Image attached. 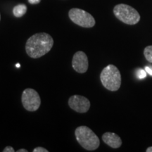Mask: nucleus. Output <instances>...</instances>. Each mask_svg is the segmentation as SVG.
Segmentation results:
<instances>
[{
    "label": "nucleus",
    "instance_id": "f257e3e1",
    "mask_svg": "<svg viewBox=\"0 0 152 152\" xmlns=\"http://www.w3.org/2000/svg\"><path fill=\"white\" fill-rule=\"evenodd\" d=\"M53 45L54 39L48 33H36L28 38L26 44V51L30 58H39L47 54Z\"/></svg>",
    "mask_w": 152,
    "mask_h": 152
},
{
    "label": "nucleus",
    "instance_id": "f03ea898",
    "mask_svg": "<svg viewBox=\"0 0 152 152\" xmlns=\"http://www.w3.org/2000/svg\"><path fill=\"white\" fill-rule=\"evenodd\" d=\"M75 135L76 140L85 149L88 151H94L99 147V139L88 127H77L75 130Z\"/></svg>",
    "mask_w": 152,
    "mask_h": 152
},
{
    "label": "nucleus",
    "instance_id": "7ed1b4c3",
    "mask_svg": "<svg viewBox=\"0 0 152 152\" xmlns=\"http://www.w3.org/2000/svg\"><path fill=\"white\" fill-rule=\"evenodd\" d=\"M100 80L103 86L108 90L115 92L119 90L121 85V75L116 66L109 64L102 70Z\"/></svg>",
    "mask_w": 152,
    "mask_h": 152
},
{
    "label": "nucleus",
    "instance_id": "20e7f679",
    "mask_svg": "<svg viewBox=\"0 0 152 152\" xmlns=\"http://www.w3.org/2000/svg\"><path fill=\"white\" fill-rule=\"evenodd\" d=\"M113 13L118 20L128 25L137 24L140 20L137 11L130 6L120 4L114 7Z\"/></svg>",
    "mask_w": 152,
    "mask_h": 152
},
{
    "label": "nucleus",
    "instance_id": "39448f33",
    "mask_svg": "<svg viewBox=\"0 0 152 152\" xmlns=\"http://www.w3.org/2000/svg\"><path fill=\"white\" fill-rule=\"evenodd\" d=\"M68 16L74 23L83 28H92L95 25V20L90 13L83 9L73 8L68 13Z\"/></svg>",
    "mask_w": 152,
    "mask_h": 152
},
{
    "label": "nucleus",
    "instance_id": "423d86ee",
    "mask_svg": "<svg viewBox=\"0 0 152 152\" xmlns=\"http://www.w3.org/2000/svg\"><path fill=\"white\" fill-rule=\"evenodd\" d=\"M21 102L25 109L28 111H35L40 106L41 99L37 91L27 88L22 93Z\"/></svg>",
    "mask_w": 152,
    "mask_h": 152
},
{
    "label": "nucleus",
    "instance_id": "0eeeda50",
    "mask_svg": "<svg viewBox=\"0 0 152 152\" xmlns=\"http://www.w3.org/2000/svg\"><path fill=\"white\" fill-rule=\"evenodd\" d=\"M68 105L73 111L84 113L90 109V102L88 99L81 95H73L68 99Z\"/></svg>",
    "mask_w": 152,
    "mask_h": 152
},
{
    "label": "nucleus",
    "instance_id": "6e6552de",
    "mask_svg": "<svg viewBox=\"0 0 152 152\" xmlns=\"http://www.w3.org/2000/svg\"><path fill=\"white\" fill-rule=\"evenodd\" d=\"M72 66L77 73H86L89 67L88 58H87L86 54L82 51L76 52L73 55Z\"/></svg>",
    "mask_w": 152,
    "mask_h": 152
},
{
    "label": "nucleus",
    "instance_id": "1a4fd4ad",
    "mask_svg": "<svg viewBox=\"0 0 152 152\" xmlns=\"http://www.w3.org/2000/svg\"><path fill=\"white\" fill-rule=\"evenodd\" d=\"M102 140L113 149H118L122 145V140L120 137L113 132H105L102 135Z\"/></svg>",
    "mask_w": 152,
    "mask_h": 152
},
{
    "label": "nucleus",
    "instance_id": "9d476101",
    "mask_svg": "<svg viewBox=\"0 0 152 152\" xmlns=\"http://www.w3.org/2000/svg\"><path fill=\"white\" fill-rule=\"evenodd\" d=\"M26 12H27V7L23 4L15 6L14 9H13V14L16 18H20V17L24 16Z\"/></svg>",
    "mask_w": 152,
    "mask_h": 152
},
{
    "label": "nucleus",
    "instance_id": "9b49d317",
    "mask_svg": "<svg viewBox=\"0 0 152 152\" xmlns=\"http://www.w3.org/2000/svg\"><path fill=\"white\" fill-rule=\"evenodd\" d=\"M144 55L148 61L152 63V46L145 47L144 50Z\"/></svg>",
    "mask_w": 152,
    "mask_h": 152
},
{
    "label": "nucleus",
    "instance_id": "f8f14e48",
    "mask_svg": "<svg viewBox=\"0 0 152 152\" xmlns=\"http://www.w3.org/2000/svg\"><path fill=\"white\" fill-rule=\"evenodd\" d=\"M137 76L138 77V78L140 79H144L147 77V71H145L144 70L140 69L137 72Z\"/></svg>",
    "mask_w": 152,
    "mask_h": 152
},
{
    "label": "nucleus",
    "instance_id": "ddd939ff",
    "mask_svg": "<svg viewBox=\"0 0 152 152\" xmlns=\"http://www.w3.org/2000/svg\"><path fill=\"white\" fill-rule=\"evenodd\" d=\"M33 152H48L49 151L42 147H37L33 149Z\"/></svg>",
    "mask_w": 152,
    "mask_h": 152
},
{
    "label": "nucleus",
    "instance_id": "4468645a",
    "mask_svg": "<svg viewBox=\"0 0 152 152\" xmlns=\"http://www.w3.org/2000/svg\"><path fill=\"white\" fill-rule=\"evenodd\" d=\"M15 150L14 148L11 146H7L3 149V152H14Z\"/></svg>",
    "mask_w": 152,
    "mask_h": 152
},
{
    "label": "nucleus",
    "instance_id": "2eb2a0df",
    "mask_svg": "<svg viewBox=\"0 0 152 152\" xmlns=\"http://www.w3.org/2000/svg\"><path fill=\"white\" fill-rule=\"evenodd\" d=\"M145 71H147V73H149L150 75L152 76V67H149V66H146Z\"/></svg>",
    "mask_w": 152,
    "mask_h": 152
},
{
    "label": "nucleus",
    "instance_id": "dca6fc26",
    "mask_svg": "<svg viewBox=\"0 0 152 152\" xmlns=\"http://www.w3.org/2000/svg\"><path fill=\"white\" fill-rule=\"evenodd\" d=\"M41 0H28V2L31 4H37L40 2Z\"/></svg>",
    "mask_w": 152,
    "mask_h": 152
},
{
    "label": "nucleus",
    "instance_id": "f3484780",
    "mask_svg": "<svg viewBox=\"0 0 152 152\" xmlns=\"http://www.w3.org/2000/svg\"><path fill=\"white\" fill-rule=\"evenodd\" d=\"M17 152H28L27 149H19L17 151Z\"/></svg>",
    "mask_w": 152,
    "mask_h": 152
},
{
    "label": "nucleus",
    "instance_id": "a211bd4d",
    "mask_svg": "<svg viewBox=\"0 0 152 152\" xmlns=\"http://www.w3.org/2000/svg\"><path fill=\"white\" fill-rule=\"evenodd\" d=\"M146 151H147V152H152V147H148L147 150H146Z\"/></svg>",
    "mask_w": 152,
    "mask_h": 152
},
{
    "label": "nucleus",
    "instance_id": "6ab92c4d",
    "mask_svg": "<svg viewBox=\"0 0 152 152\" xmlns=\"http://www.w3.org/2000/svg\"><path fill=\"white\" fill-rule=\"evenodd\" d=\"M16 67H17V68H19V67H20V64H16Z\"/></svg>",
    "mask_w": 152,
    "mask_h": 152
},
{
    "label": "nucleus",
    "instance_id": "aec40b11",
    "mask_svg": "<svg viewBox=\"0 0 152 152\" xmlns=\"http://www.w3.org/2000/svg\"><path fill=\"white\" fill-rule=\"evenodd\" d=\"M0 20H1V14H0Z\"/></svg>",
    "mask_w": 152,
    "mask_h": 152
}]
</instances>
